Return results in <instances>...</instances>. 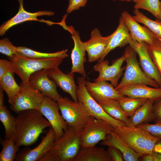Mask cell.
<instances>
[{
	"mask_svg": "<svg viewBox=\"0 0 161 161\" xmlns=\"http://www.w3.org/2000/svg\"><path fill=\"white\" fill-rule=\"evenodd\" d=\"M114 129L106 121L90 116L81 132V147L95 146L100 141L104 140Z\"/></svg>",
	"mask_w": 161,
	"mask_h": 161,
	"instance_id": "obj_8",
	"label": "cell"
},
{
	"mask_svg": "<svg viewBox=\"0 0 161 161\" xmlns=\"http://www.w3.org/2000/svg\"><path fill=\"white\" fill-rule=\"evenodd\" d=\"M110 38V35L106 37L103 36L97 28L92 31L90 38L84 42L89 62L95 61L101 58L108 46Z\"/></svg>",
	"mask_w": 161,
	"mask_h": 161,
	"instance_id": "obj_17",
	"label": "cell"
},
{
	"mask_svg": "<svg viewBox=\"0 0 161 161\" xmlns=\"http://www.w3.org/2000/svg\"><path fill=\"white\" fill-rule=\"evenodd\" d=\"M48 77L55 82L65 92L69 94L73 100L78 101L77 90L78 86L76 84L74 79V73L66 74L59 67L47 69Z\"/></svg>",
	"mask_w": 161,
	"mask_h": 161,
	"instance_id": "obj_20",
	"label": "cell"
},
{
	"mask_svg": "<svg viewBox=\"0 0 161 161\" xmlns=\"http://www.w3.org/2000/svg\"><path fill=\"white\" fill-rule=\"evenodd\" d=\"M18 54L28 58L33 59H41L51 58H60L63 59L67 57L68 54L67 49L53 53H45L38 52L25 47H16Z\"/></svg>",
	"mask_w": 161,
	"mask_h": 161,
	"instance_id": "obj_28",
	"label": "cell"
},
{
	"mask_svg": "<svg viewBox=\"0 0 161 161\" xmlns=\"http://www.w3.org/2000/svg\"><path fill=\"white\" fill-rule=\"evenodd\" d=\"M133 18L138 23L143 24L152 32L156 38L161 41V21L158 19L152 20L144 15L139 9L133 10Z\"/></svg>",
	"mask_w": 161,
	"mask_h": 161,
	"instance_id": "obj_29",
	"label": "cell"
},
{
	"mask_svg": "<svg viewBox=\"0 0 161 161\" xmlns=\"http://www.w3.org/2000/svg\"><path fill=\"white\" fill-rule=\"evenodd\" d=\"M101 145L114 147L122 153L124 161H139L142 155L128 146L122 139L113 131L109 132L105 139L100 143Z\"/></svg>",
	"mask_w": 161,
	"mask_h": 161,
	"instance_id": "obj_23",
	"label": "cell"
},
{
	"mask_svg": "<svg viewBox=\"0 0 161 161\" xmlns=\"http://www.w3.org/2000/svg\"><path fill=\"white\" fill-rule=\"evenodd\" d=\"M57 102L62 116L68 126L82 130L90 116L83 104L61 96Z\"/></svg>",
	"mask_w": 161,
	"mask_h": 161,
	"instance_id": "obj_6",
	"label": "cell"
},
{
	"mask_svg": "<svg viewBox=\"0 0 161 161\" xmlns=\"http://www.w3.org/2000/svg\"><path fill=\"white\" fill-rule=\"evenodd\" d=\"M129 44L138 55L140 65L143 71L156 81L161 87V75L149 55L147 44L144 42L140 43L131 39Z\"/></svg>",
	"mask_w": 161,
	"mask_h": 161,
	"instance_id": "obj_13",
	"label": "cell"
},
{
	"mask_svg": "<svg viewBox=\"0 0 161 161\" xmlns=\"http://www.w3.org/2000/svg\"><path fill=\"white\" fill-rule=\"evenodd\" d=\"M14 73L11 68L0 78V88L7 94L8 102L10 104L20 89V85L17 84L14 79Z\"/></svg>",
	"mask_w": 161,
	"mask_h": 161,
	"instance_id": "obj_27",
	"label": "cell"
},
{
	"mask_svg": "<svg viewBox=\"0 0 161 161\" xmlns=\"http://www.w3.org/2000/svg\"><path fill=\"white\" fill-rule=\"evenodd\" d=\"M17 114L13 137L18 147H27L34 144L44 130L51 126L49 121L38 110H27Z\"/></svg>",
	"mask_w": 161,
	"mask_h": 161,
	"instance_id": "obj_1",
	"label": "cell"
},
{
	"mask_svg": "<svg viewBox=\"0 0 161 161\" xmlns=\"http://www.w3.org/2000/svg\"><path fill=\"white\" fill-rule=\"evenodd\" d=\"M69 4L66 12L70 13L72 12L78 10L80 7H84L86 4L88 0H68Z\"/></svg>",
	"mask_w": 161,
	"mask_h": 161,
	"instance_id": "obj_37",
	"label": "cell"
},
{
	"mask_svg": "<svg viewBox=\"0 0 161 161\" xmlns=\"http://www.w3.org/2000/svg\"><path fill=\"white\" fill-rule=\"evenodd\" d=\"M64 28L71 33L74 43L71 54L72 67L69 73H78L82 76L86 77L84 64L86 58L84 42L81 41L79 32L75 30L72 27L65 25Z\"/></svg>",
	"mask_w": 161,
	"mask_h": 161,
	"instance_id": "obj_14",
	"label": "cell"
},
{
	"mask_svg": "<svg viewBox=\"0 0 161 161\" xmlns=\"http://www.w3.org/2000/svg\"><path fill=\"white\" fill-rule=\"evenodd\" d=\"M156 102L153 110V120L155 123L161 122V99Z\"/></svg>",
	"mask_w": 161,
	"mask_h": 161,
	"instance_id": "obj_39",
	"label": "cell"
},
{
	"mask_svg": "<svg viewBox=\"0 0 161 161\" xmlns=\"http://www.w3.org/2000/svg\"><path fill=\"white\" fill-rule=\"evenodd\" d=\"M148 51L161 75V41L157 39L152 45L147 44Z\"/></svg>",
	"mask_w": 161,
	"mask_h": 161,
	"instance_id": "obj_34",
	"label": "cell"
},
{
	"mask_svg": "<svg viewBox=\"0 0 161 161\" xmlns=\"http://www.w3.org/2000/svg\"><path fill=\"white\" fill-rule=\"evenodd\" d=\"M85 78L86 77L82 76L77 78V96L78 101L83 104L89 115L106 121L114 128L118 126H127L123 122L117 120L109 115L90 95L85 85Z\"/></svg>",
	"mask_w": 161,
	"mask_h": 161,
	"instance_id": "obj_7",
	"label": "cell"
},
{
	"mask_svg": "<svg viewBox=\"0 0 161 161\" xmlns=\"http://www.w3.org/2000/svg\"><path fill=\"white\" fill-rule=\"evenodd\" d=\"M154 102L152 100L148 99L129 118L130 123L128 126L137 127L141 124L148 123L153 120V110Z\"/></svg>",
	"mask_w": 161,
	"mask_h": 161,
	"instance_id": "obj_24",
	"label": "cell"
},
{
	"mask_svg": "<svg viewBox=\"0 0 161 161\" xmlns=\"http://www.w3.org/2000/svg\"><path fill=\"white\" fill-rule=\"evenodd\" d=\"M110 35V38L108 46L98 62L104 60L106 56L111 50L117 47H124L129 44L132 39L128 27L121 15L119 18V23L117 28Z\"/></svg>",
	"mask_w": 161,
	"mask_h": 161,
	"instance_id": "obj_22",
	"label": "cell"
},
{
	"mask_svg": "<svg viewBox=\"0 0 161 161\" xmlns=\"http://www.w3.org/2000/svg\"><path fill=\"white\" fill-rule=\"evenodd\" d=\"M85 84L88 92L96 101L104 99L118 100L125 96L106 81L91 82L85 80Z\"/></svg>",
	"mask_w": 161,
	"mask_h": 161,
	"instance_id": "obj_19",
	"label": "cell"
},
{
	"mask_svg": "<svg viewBox=\"0 0 161 161\" xmlns=\"http://www.w3.org/2000/svg\"><path fill=\"white\" fill-rule=\"evenodd\" d=\"M8 58L11 63L13 72L22 82L26 83H28L30 77L33 73L43 69L58 67L64 59L60 58L33 59L18 54Z\"/></svg>",
	"mask_w": 161,
	"mask_h": 161,
	"instance_id": "obj_4",
	"label": "cell"
},
{
	"mask_svg": "<svg viewBox=\"0 0 161 161\" xmlns=\"http://www.w3.org/2000/svg\"><path fill=\"white\" fill-rule=\"evenodd\" d=\"M47 70L43 69L32 74L30 77L28 83L44 96L57 102L61 96L57 91V85L48 77Z\"/></svg>",
	"mask_w": 161,
	"mask_h": 161,
	"instance_id": "obj_15",
	"label": "cell"
},
{
	"mask_svg": "<svg viewBox=\"0 0 161 161\" xmlns=\"http://www.w3.org/2000/svg\"><path fill=\"white\" fill-rule=\"evenodd\" d=\"M132 39L139 43L145 42L152 45L157 39L146 26H141L126 11L121 13Z\"/></svg>",
	"mask_w": 161,
	"mask_h": 161,
	"instance_id": "obj_18",
	"label": "cell"
},
{
	"mask_svg": "<svg viewBox=\"0 0 161 161\" xmlns=\"http://www.w3.org/2000/svg\"><path fill=\"white\" fill-rule=\"evenodd\" d=\"M117 91L132 98L150 99L154 102L161 99V87L151 88L145 85L136 84L124 86Z\"/></svg>",
	"mask_w": 161,
	"mask_h": 161,
	"instance_id": "obj_21",
	"label": "cell"
},
{
	"mask_svg": "<svg viewBox=\"0 0 161 161\" xmlns=\"http://www.w3.org/2000/svg\"><path fill=\"white\" fill-rule=\"evenodd\" d=\"M19 7L17 13L14 17L4 22L0 26V35L3 36L6 32L12 27L27 21H37L44 22L49 25L55 24L50 21L38 20L37 17L43 16H52L55 13L52 11H39L35 13L29 12L25 10L23 7V0H18Z\"/></svg>",
	"mask_w": 161,
	"mask_h": 161,
	"instance_id": "obj_16",
	"label": "cell"
},
{
	"mask_svg": "<svg viewBox=\"0 0 161 161\" xmlns=\"http://www.w3.org/2000/svg\"><path fill=\"white\" fill-rule=\"evenodd\" d=\"M113 131L128 146L142 156L152 152L155 143L160 140L137 127L118 126L114 128Z\"/></svg>",
	"mask_w": 161,
	"mask_h": 161,
	"instance_id": "obj_3",
	"label": "cell"
},
{
	"mask_svg": "<svg viewBox=\"0 0 161 161\" xmlns=\"http://www.w3.org/2000/svg\"><path fill=\"white\" fill-rule=\"evenodd\" d=\"M159 10V15H160V21H161V1H160Z\"/></svg>",
	"mask_w": 161,
	"mask_h": 161,
	"instance_id": "obj_44",
	"label": "cell"
},
{
	"mask_svg": "<svg viewBox=\"0 0 161 161\" xmlns=\"http://www.w3.org/2000/svg\"><path fill=\"white\" fill-rule=\"evenodd\" d=\"M148 99L144 98H134L125 96L117 100L127 116L130 117Z\"/></svg>",
	"mask_w": 161,
	"mask_h": 161,
	"instance_id": "obj_31",
	"label": "cell"
},
{
	"mask_svg": "<svg viewBox=\"0 0 161 161\" xmlns=\"http://www.w3.org/2000/svg\"><path fill=\"white\" fill-rule=\"evenodd\" d=\"M73 161H111L107 150L95 146L81 147Z\"/></svg>",
	"mask_w": 161,
	"mask_h": 161,
	"instance_id": "obj_25",
	"label": "cell"
},
{
	"mask_svg": "<svg viewBox=\"0 0 161 161\" xmlns=\"http://www.w3.org/2000/svg\"><path fill=\"white\" fill-rule=\"evenodd\" d=\"M125 57L124 53L120 58L113 61L111 65H109V63L107 60L98 62L93 68L95 71L99 72L97 78L94 81H109L114 88L116 87L118 84V80L125 68V66L122 67Z\"/></svg>",
	"mask_w": 161,
	"mask_h": 161,
	"instance_id": "obj_11",
	"label": "cell"
},
{
	"mask_svg": "<svg viewBox=\"0 0 161 161\" xmlns=\"http://www.w3.org/2000/svg\"><path fill=\"white\" fill-rule=\"evenodd\" d=\"M20 89L15 97L10 108L18 114L29 109L39 111L41 103L45 96L40 91L22 81L20 85Z\"/></svg>",
	"mask_w": 161,
	"mask_h": 161,
	"instance_id": "obj_9",
	"label": "cell"
},
{
	"mask_svg": "<svg viewBox=\"0 0 161 161\" xmlns=\"http://www.w3.org/2000/svg\"><path fill=\"white\" fill-rule=\"evenodd\" d=\"M137 127L143 129L153 136L161 139V122L154 124H143Z\"/></svg>",
	"mask_w": 161,
	"mask_h": 161,
	"instance_id": "obj_36",
	"label": "cell"
},
{
	"mask_svg": "<svg viewBox=\"0 0 161 161\" xmlns=\"http://www.w3.org/2000/svg\"><path fill=\"white\" fill-rule=\"evenodd\" d=\"M0 52L8 57H11L18 54L16 47L13 45L7 37L0 40Z\"/></svg>",
	"mask_w": 161,
	"mask_h": 161,
	"instance_id": "obj_35",
	"label": "cell"
},
{
	"mask_svg": "<svg viewBox=\"0 0 161 161\" xmlns=\"http://www.w3.org/2000/svg\"><path fill=\"white\" fill-rule=\"evenodd\" d=\"M108 147L107 151L111 161H124L123 154L120 150L112 146Z\"/></svg>",
	"mask_w": 161,
	"mask_h": 161,
	"instance_id": "obj_38",
	"label": "cell"
},
{
	"mask_svg": "<svg viewBox=\"0 0 161 161\" xmlns=\"http://www.w3.org/2000/svg\"><path fill=\"white\" fill-rule=\"evenodd\" d=\"M139 0H131V1H133L135 3H137Z\"/></svg>",
	"mask_w": 161,
	"mask_h": 161,
	"instance_id": "obj_46",
	"label": "cell"
},
{
	"mask_svg": "<svg viewBox=\"0 0 161 161\" xmlns=\"http://www.w3.org/2000/svg\"><path fill=\"white\" fill-rule=\"evenodd\" d=\"M57 101L45 96L42 100L39 111L49 121L56 134V140L63 134L68 126L61 114Z\"/></svg>",
	"mask_w": 161,
	"mask_h": 161,
	"instance_id": "obj_10",
	"label": "cell"
},
{
	"mask_svg": "<svg viewBox=\"0 0 161 161\" xmlns=\"http://www.w3.org/2000/svg\"><path fill=\"white\" fill-rule=\"evenodd\" d=\"M159 0H139L134 5L135 9L145 10L160 21Z\"/></svg>",
	"mask_w": 161,
	"mask_h": 161,
	"instance_id": "obj_33",
	"label": "cell"
},
{
	"mask_svg": "<svg viewBox=\"0 0 161 161\" xmlns=\"http://www.w3.org/2000/svg\"><path fill=\"white\" fill-rule=\"evenodd\" d=\"M12 68L11 61L4 59H0V78L9 69Z\"/></svg>",
	"mask_w": 161,
	"mask_h": 161,
	"instance_id": "obj_40",
	"label": "cell"
},
{
	"mask_svg": "<svg viewBox=\"0 0 161 161\" xmlns=\"http://www.w3.org/2000/svg\"><path fill=\"white\" fill-rule=\"evenodd\" d=\"M2 149L0 153V161H13L16 159L19 148L16 145L13 137L0 141Z\"/></svg>",
	"mask_w": 161,
	"mask_h": 161,
	"instance_id": "obj_32",
	"label": "cell"
},
{
	"mask_svg": "<svg viewBox=\"0 0 161 161\" xmlns=\"http://www.w3.org/2000/svg\"><path fill=\"white\" fill-rule=\"evenodd\" d=\"M56 139L55 131L51 126L49 127L45 135L41 137L40 143L33 148H25L17 154V161H40L47 153Z\"/></svg>",
	"mask_w": 161,
	"mask_h": 161,
	"instance_id": "obj_12",
	"label": "cell"
},
{
	"mask_svg": "<svg viewBox=\"0 0 161 161\" xmlns=\"http://www.w3.org/2000/svg\"><path fill=\"white\" fill-rule=\"evenodd\" d=\"M82 131L68 126L40 161H73L81 148Z\"/></svg>",
	"mask_w": 161,
	"mask_h": 161,
	"instance_id": "obj_2",
	"label": "cell"
},
{
	"mask_svg": "<svg viewBox=\"0 0 161 161\" xmlns=\"http://www.w3.org/2000/svg\"><path fill=\"white\" fill-rule=\"evenodd\" d=\"M124 61L126 62L125 71L122 78L116 90L131 85L140 84L159 88V84L148 77L140 68L137 59V53L129 45L125 49Z\"/></svg>",
	"mask_w": 161,
	"mask_h": 161,
	"instance_id": "obj_5",
	"label": "cell"
},
{
	"mask_svg": "<svg viewBox=\"0 0 161 161\" xmlns=\"http://www.w3.org/2000/svg\"><path fill=\"white\" fill-rule=\"evenodd\" d=\"M114 1H115L116 0H120L121 1H126L128 2H129L131 1V0H113Z\"/></svg>",
	"mask_w": 161,
	"mask_h": 161,
	"instance_id": "obj_45",
	"label": "cell"
},
{
	"mask_svg": "<svg viewBox=\"0 0 161 161\" xmlns=\"http://www.w3.org/2000/svg\"><path fill=\"white\" fill-rule=\"evenodd\" d=\"M2 89L0 88V107L4 106V98L3 95V91Z\"/></svg>",
	"mask_w": 161,
	"mask_h": 161,
	"instance_id": "obj_43",
	"label": "cell"
},
{
	"mask_svg": "<svg viewBox=\"0 0 161 161\" xmlns=\"http://www.w3.org/2000/svg\"><path fill=\"white\" fill-rule=\"evenodd\" d=\"M153 151L161 154V139L158 140L155 144Z\"/></svg>",
	"mask_w": 161,
	"mask_h": 161,
	"instance_id": "obj_42",
	"label": "cell"
},
{
	"mask_svg": "<svg viewBox=\"0 0 161 161\" xmlns=\"http://www.w3.org/2000/svg\"><path fill=\"white\" fill-rule=\"evenodd\" d=\"M0 120L4 127L5 138L13 137L15 130L16 118L4 105L0 107Z\"/></svg>",
	"mask_w": 161,
	"mask_h": 161,
	"instance_id": "obj_30",
	"label": "cell"
},
{
	"mask_svg": "<svg viewBox=\"0 0 161 161\" xmlns=\"http://www.w3.org/2000/svg\"><path fill=\"white\" fill-rule=\"evenodd\" d=\"M104 111L113 118L126 124L128 126L130 118L122 108L117 100L104 99L96 101Z\"/></svg>",
	"mask_w": 161,
	"mask_h": 161,
	"instance_id": "obj_26",
	"label": "cell"
},
{
	"mask_svg": "<svg viewBox=\"0 0 161 161\" xmlns=\"http://www.w3.org/2000/svg\"><path fill=\"white\" fill-rule=\"evenodd\" d=\"M142 156V161H161V154L154 151Z\"/></svg>",
	"mask_w": 161,
	"mask_h": 161,
	"instance_id": "obj_41",
	"label": "cell"
}]
</instances>
